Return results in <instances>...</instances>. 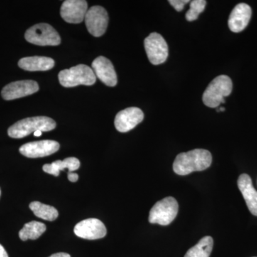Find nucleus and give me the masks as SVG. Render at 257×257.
Wrapping results in <instances>:
<instances>
[{"label": "nucleus", "instance_id": "nucleus-4", "mask_svg": "<svg viewBox=\"0 0 257 257\" xmlns=\"http://www.w3.org/2000/svg\"><path fill=\"white\" fill-rule=\"evenodd\" d=\"M61 85L74 87L78 85H93L96 82V75L89 66L79 64L70 69L61 71L58 75Z\"/></svg>", "mask_w": 257, "mask_h": 257}, {"label": "nucleus", "instance_id": "nucleus-17", "mask_svg": "<svg viewBox=\"0 0 257 257\" xmlns=\"http://www.w3.org/2000/svg\"><path fill=\"white\" fill-rule=\"evenodd\" d=\"M55 64L53 59L39 56L24 57L18 62L20 68L30 72L50 70L53 68Z\"/></svg>", "mask_w": 257, "mask_h": 257}, {"label": "nucleus", "instance_id": "nucleus-28", "mask_svg": "<svg viewBox=\"0 0 257 257\" xmlns=\"http://www.w3.org/2000/svg\"><path fill=\"white\" fill-rule=\"evenodd\" d=\"M0 195H1V190H0Z\"/></svg>", "mask_w": 257, "mask_h": 257}, {"label": "nucleus", "instance_id": "nucleus-3", "mask_svg": "<svg viewBox=\"0 0 257 257\" xmlns=\"http://www.w3.org/2000/svg\"><path fill=\"white\" fill-rule=\"evenodd\" d=\"M232 81L226 75H220L213 79L203 94V102L211 108L218 107L225 103L224 97L232 91Z\"/></svg>", "mask_w": 257, "mask_h": 257}, {"label": "nucleus", "instance_id": "nucleus-11", "mask_svg": "<svg viewBox=\"0 0 257 257\" xmlns=\"http://www.w3.org/2000/svg\"><path fill=\"white\" fill-rule=\"evenodd\" d=\"M38 84L33 80H22L10 83L2 90V96L5 100H13L38 92Z\"/></svg>", "mask_w": 257, "mask_h": 257}, {"label": "nucleus", "instance_id": "nucleus-1", "mask_svg": "<svg viewBox=\"0 0 257 257\" xmlns=\"http://www.w3.org/2000/svg\"><path fill=\"white\" fill-rule=\"evenodd\" d=\"M212 162V156L208 150L196 149L177 155L173 164V170L177 175H187L194 172H200L209 168Z\"/></svg>", "mask_w": 257, "mask_h": 257}, {"label": "nucleus", "instance_id": "nucleus-27", "mask_svg": "<svg viewBox=\"0 0 257 257\" xmlns=\"http://www.w3.org/2000/svg\"><path fill=\"white\" fill-rule=\"evenodd\" d=\"M42 132L41 131H37L35 132V133H34V135H35V137H40L42 135Z\"/></svg>", "mask_w": 257, "mask_h": 257}, {"label": "nucleus", "instance_id": "nucleus-25", "mask_svg": "<svg viewBox=\"0 0 257 257\" xmlns=\"http://www.w3.org/2000/svg\"><path fill=\"white\" fill-rule=\"evenodd\" d=\"M49 257H71L70 255L67 253L60 252L54 253V254L51 255Z\"/></svg>", "mask_w": 257, "mask_h": 257}, {"label": "nucleus", "instance_id": "nucleus-2", "mask_svg": "<svg viewBox=\"0 0 257 257\" xmlns=\"http://www.w3.org/2000/svg\"><path fill=\"white\" fill-rule=\"evenodd\" d=\"M57 124L48 116H35L18 121L8 128V135L12 138L21 139L37 131L50 132Z\"/></svg>", "mask_w": 257, "mask_h": 257}, {"label": "nucleus", "instance_id": "nucleus-14", "mask_svg": "<svg viewBox=\"0 0 257 257\" xmlns=\"http://www.w3.org/2000/svg\"><path fill=\"white\" fill-rule=\"evenodd\" d=\"M93 70L96 77L109 87H114L117 84V76L111 61L106 57H98L93 61Z\"/></svg>", "mask_w": 257, "mask_h": 257}, {"label": "nucleus", "instance_id": "nucleus-21", "mask_svg": "<svg viewBox=\"0 0 257 257\" xmlns=\"http://www.w3.org/2000/svg\"><path fill=\"white\" fill-rule=\"evenodd\" d=\"M30 209L33 211L35 216L45 220L55 221L58 217V211L55 207L40 202L30 203Z\"/></svg>", "mask_w": 257, "mask_h": 257}, {"label": "nucleus", "instance_id": "nucleus-18", "mask_svg": "<svg viewBox=\"0 0 257 257\" xmlns=\"http://www.w3.org/2000/svg\"><path fill=\"white\" fill-rule=\"evenodd\" d=\"M80 167V162L76 157H68L63 161L57 160L52 164H47L43 166V171L46 173L58 177L60 172L67 169L69 172H74Z\"/></svg>", "mask_w": 257, "mask_h": 257}, {"label": "nucleus", "instance_id": "nucleus-7", "mask_svg": "<svg viewBox=\"0 0 257 257\" xmlns=\"http://www.w3.org/2000/svg\"><path fill=\"white\" fill-rule=\"evenodd\" d=\"M145 47L149 60L154 65H159L167 60L168 45L160 34L153 32L145 40Z\"/></svg>", "mask_w": 257, "mask_h": 257}, {"label": "nucleus", "instance_id": "nucleus-9", "mask_svg": "<svg viewBox=\"0 0 257 257\" xmlns=\"http://www.w3.org/2000/svg\"><path fill=\"white\" fill-rule=\"evenodd\" d=\"M74 232L82 239L95 240L104 237L106 234V229L102 221L90 218L84 219L76 225Z\"/></svg>", "mask_w": 257, "mask_h": 257}, {"label": "nucleus", "instance_id": "nucleus-20", "mask_svg": "<svg viewBox=\"0 0 257 257\" xmlns=\"http://www.w3.org/2000/svg\"><path fill=\"white\" fill-rule=\"evenodd\" d=\"M213 245L212 237L204 236L195 246L189 248L184 257H209L212 251Z\"/></svg>", "mask_w": 257, "mask_h": 257}, {"label": "nucleus", "instance_id": "nucleus-5", "mask_svg": "<svg viewBox=\"0 0 257 257\" xmlns=\"http://www.w3.org/2000/svg\"><path fill=\"white\" fill-rule=\"evenodd\" d=\"M179 204L175 198H164L154 205L150 210L149 221L151 224L167 226L171 224L178 214Z\"/></svg>", "mask_w": 257, "mask_h": 257}, {"label": "nucleus", "instance_id": "nucleus-10", "mask_svg": "<svg viewBox=\"0 0 257 257\" xmlns=\"http://www.w3.org/2000/svg\"><path fill=\"white\" fill-rule=\"evenodd\" d=\"M60 144L54 140L32 142L23 145L20 152L28 158H38L50 156L60 150Z\"/></svg>", "mask_w": 257, "mask_h": 257}, {"label": "nucleus", "instance_id": "nucleus-19", "mask_svg": "<svg viewBox=\"0 0 257 257\" xmlns=\"http://www.w3.org/2000/svg\"><path fill=\"white\" fill-rule=\"evenodd\" d=\"M46 225L40 221H32L25 224L19 232V236L23 241L38 239L46 231Z\"/></svg>", "mask_w": 257, "mask_h": 257}, {"label": "nucleus", "instance_id": "nucleus-23", "mask_svg": "<svg viewBox=\"0 0 257 257\" xmlns=\"http://www.w3.org/2000/svg\"><path fill=\"white\" fill-rule=\"evenodd\" d=\"M169 3L177 12H181L184 10V6L189 3V0H170Z\"/></svg>", "mask_w": 257, "mask_h": 257}, {"label": "nucleus", "instance_id": "nucleus-26", "mask_svg": "<svg viewBox=\"0 0 257 257\" xmlns=\"http://www.w3.org/2000/svg\"><path fill=\"white\" fill-rule=\"evenodd\" d=\"M0 257H8L6 250L1 244H0Z\"/></svg>", "mask_w": 257, "mask_h": 257}, {"label": "nucleus", "instance_id": "nucleus-24", "mask_svg": "<svg viewBox=\"0 0 257 257\" xmlns=\"http://www.w3.org/2000/svg\"><path fill=\"white\" fill-rule=\"evenodd\" d=\"M79 176L77 174L74 173V172H69L68 179L70 182H76L78 180Z\"/></svg>", "mask_w": 257, "mask_h": 257}, {"label": "nucleus", "instance_id": "nucleus-16", "mask_svg": "<svg viewBox=\"0 0 257 257\" xmlns=\"http://www.w3.org/2000/svg\"><path fill=\"white\" fill-rule=\"evenodd\" d=\"M237 184L250 212L257 216V191L253 187L251 177L242 174L238 179Z\"/></svg>", "mask_w": 257, "mask_h": 257}, {"label": "nucleus", "instance_id": "nucleus-22", "mask_svg": "<svg viewBox=\"0 0 257 257\" xmlns=\"http://www.w3.org/2000/svg\"><path fill=\"white\" fill-rule=\"evenodd\" d=\"M207 5L205 0H194L190 2V9L186 13L187 21L192 22L197 20L199 15L204 11Z\"/></svg>", "mask_w": 257, "mask_h": 257}, {"label": "nucleus", "instance_id": "nucleus-12", "mask_svg": "<svg viewBox=\"0 0 257 257\" xmlns=\"http://www.w3.org/2000/svg\"><path fill=\"white\" fill-rule=\"evenodd\" d=\"M143 111L138 107H128L120 111L114 119V126L120 133H127L144 119Z\"/></svg>", "mask_w": 257, "mask_h": 257}, {"label": "nucleus", "instance_id": "nucleus-13", "mask_svg": "<svg viewBox=\"0 0 257 257\" xmlns=\"http://www.w3.org/2000/svg\"><path fill=\"white\" fill-rule=\"evenodd\" d=\"M87 8V1L67 0L61 7V17L68 23H81L85 18Z\"/></svg>", "mask_w": 257, "mask_h": 257}, {"label": "nucleus", "instance_id": "nucleus-15", "mask_svg": "<svg viewBox=\"0 0 257 257\" xmlns=\"http://www.w3.org/2000/svg\"><path fill=\"white\" fill-rule=\"evenodd\" d=\"M251 8L245 3L236 5L230 14L228 25L231 32L238 33L247 27L251 18Z\"/></svg>", "mask_w": 257, "mask_h": 257}, {"label": "nucleus", "instance_id": "nucleus-6", "mask_svg": "<svg viewBox=\"0 0 257 257\" xmlns=\"http://www.w3.org/2000/svg\"><path fill=\"white\" fill-rule=\"evenodd\" d=\"M27 41L39 46H57L61 43L58 32L46 23L37 24L25 32Z\"/></svg>", "mask_w": 257, "mask_h": 257}, {"label": "nucleus", "instance_id": "nucleus-8", "mask_svg": "<svg viewBox=\"0 0 257 257\" xmlns=\"http://www.w3.org/2000/svg\"><path fill=\"white\" fill-rule=\"evenodd\" d=\"M85 23L88 31L94 37L102 36L109 23L107 12L100 6H94L87 10Z\"/></svg>", "mask_w": 257, "mask_h": 257}]
</instances>
